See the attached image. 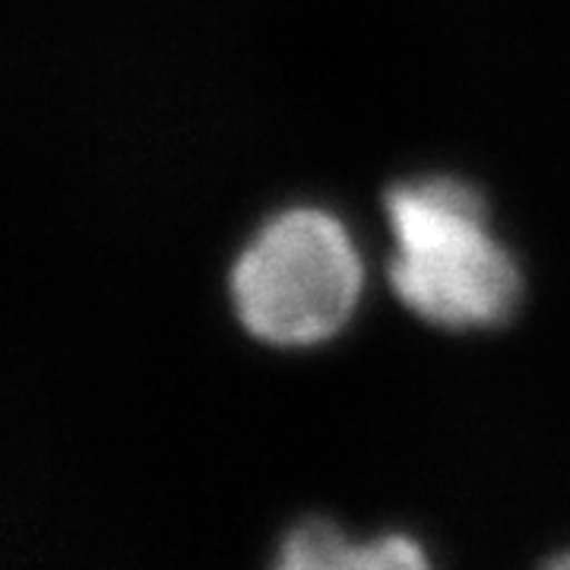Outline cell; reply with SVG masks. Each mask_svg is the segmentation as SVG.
<instances>
[{
    "instance_id": "277c9868",
    "label": "cell",
    "mask_w": 570,
    "mask_h": 570,
    "mask_svg": "<svg viewBox=\"0 0 570 570\" xmlns=\"http://www.w3.org/2000/svg\"><path fill=\"white\" fill-rule=\"evenodd\" d=\"M542 570H570V551L568 554H558V558H551L549 564Z\"/></svg>"
},
{
    "instance_id": "3957f363",
    "label": "cell",
    "mask_w": 570,
    "mask_h": 570,
    "mask_svg": "<svg viewBox=\"0 0 570 570\" xmlns=\"http://www.w3.org/2000/svg\"><path fill=\"white\" fill-rule=\"evenodd\" d=\"M273 570H431V561L412 535L352 542L333 523L311 520L288 532Z\"/></svg>"
},
{
    "instance_id": "6da1fadb",
    "label": "cell",
    "mask_w": 570,
    "mask_h": 570,
    "mask_svg": "<svg viewBox=\"0 0 570 570\" xmlns=\"http://www.w3.org/2000/svg\"><path fill=\"white\" fill-rule=\"evenodd\" d=\"M396 238L390 285L431 324H501L520 295V273L485 228V204L463 181L425 178L387 194Z\"/></svg>"
},
{
    "instance_id": "7a4b0ae2",
    "label": "cell",
    "mask_w": 570,
    "mask_h": 570,
    "mask_svg": "<svg viewBox=\"0 0 570 570\" xmlns=\"http://www.w3.org/2000/svg\"><path fill=\"white\" fill-rule=\"evenodd\" d=\"M362 264L346 228L321 209H288L245 247L232 273L235 311L257 340L311 346L352 317Z\"/></svg>"
}]
</instances>
